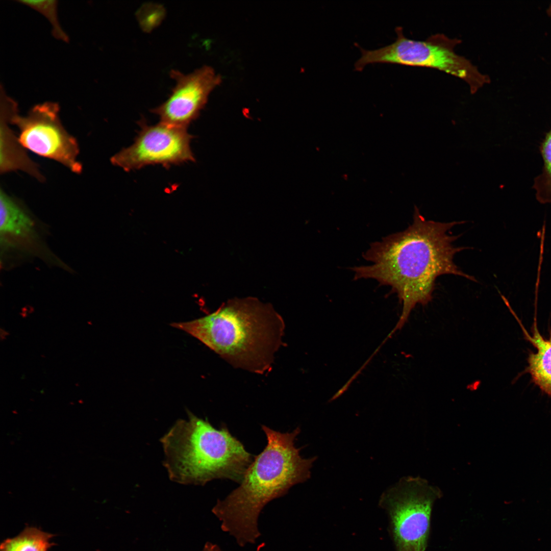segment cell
Here are the masks:
<instances>
[{"label": "cell", "instance_id": "cell-1", "mask_svg": "<svg viewBox=\"0 0 551 551\" xmlns=\"http://www.w3.org/2000/svg\"><path fill=\"white\" fill-rule=\"evenodd\" d=\"M413 219L405 230L371 243L363 255L370 264L352 268L355 280H375L397 294L402 312L390 336L404 327L416 305L425 306L432 300L438 277L453 274L477 281L454 261L455 254L465 247L455 246L459 236L449 231L464 221L428 220L416 206Z\"/></svg>", "mask_w": 551, "mask_h": 551}, {"label": "cell", "instance_id": "cell-2", "mask_svg": "<svg viewBox=\"0 0 551 551\" xmlns=\"http://www.w3.org/2000/svg\"><path fill=\"white\" fill-rule=\"evenodd\" d=\"M267 444L254 457L240 485L212 509L221 529L233 536L240 546L254 543L260 536L259 516L272 500L286 494L295 484L310 478L316 458H303L295 446L299 428L281 433L262 425Z\"/></svg>", "mask_w": 551, "mask_h": 551}, {"label": "cell", "instance_id": "cell-3", "mask_svg": "<svg viewBox=\"0 0 551 551\" xmlns=\"http://www.w3.org/2000/svg\"><path fill=\"white\" fill-rule=\"evenodd\" d=\"M170 325L196 338L233 367L259 374L271 367L285 330L273 307L253 297L230 299L211 314Z\"/></svg>", "mask_w": 551, "mask_h": 551}, {"label": "cell", "instance_id": "cell-4", "mask_svg": "<svg viewBox=\"0 0 551 551\" xmlns=\"http://www.w3.org/2000/svg\"><path fill=\"white\" fill-rule=\"evenodd\" d=\"M161 439L169 478L182 484L204 485L214 479L240 483L253 460L224 424L217 429L187 411Z\"/></svg>", "mask_w": 551, "mask_h": 551}, {"label": "cell", "instance_id": "cell-5", "mask_svg": "<svg viewBox=\"0 0 551 551\" xmlns=\"http://www.w3.org/2000/svg\"><path fill=\"white\" fill-rule=\"evenodd\" d=\"M395 32L396 39L389 45L374 50L359 46L361 56L355 63V70L362 71L366 65L376 63L432 68L462 79L468 84L472 94L490 82L487 74L455 52L461 39L451 38L442 33L432 35L425 40L410 39L404 35L401 27H397Z\"/></svg>", "mask_w": 551, "mask_h": 551}, {"label": "cell", "instance_id": "cell-6", "mask_svg": "<svg viewBox=\"0 0 551 551\" xmlns=\"http://www.w3.org/2000/svg\"><path fill=\"white\" fill-rule=\"evenodd\" d=\"M442 492L419 477L402 478L385 491L379 502L386 512L396 551H425L431 515Z\"/></svg>", "mask_w": 551, "mask_h": 551}, {"label": "cell", "instance_id": "cell-7", "mask_svg": "<svg viewBox=\"0 0 551 551\" xmlns=\"http://www.w3.org/2000/svg\"><path fill=\"white\" fill-rule=\"evenodd\" d=\"M59 110L57 103L46 102L33 106L24 116L14 113L10 122L17 127L18 140L24 148L80 174L82 165L78 160L79 145L62 125Z\"/></svg>", "mask_w": 551, "mask_h": 551}, {"label": "cell", "instance_id": "cell-8", "mask_svg": "<svg viewBox=\"0 0 551 551\" xmlns=\"http://www.w3.org/2000/svg\"><path fill=\"white\" fill-rule=\"evenodd\" d=\"M141 130L130 146L113 156L111 163L126 171L139 169L149 165L166 168L195 161L190 147L193 136L187 129L160 122L149 126L139 121Z\"/></svg>", "mask_w": 551, "mask_h": 551}, {"label": "cell", "instance_id": "cell-9", "mask_svg": "<svg viewBox=\"0 0 551 551\" xmlns=\"http://www.w3.org/2000/svg\"><path fill=\"white\" fill-rule=\"evenodd\" d=\"M170 75L175 86L167 100L151 112L159 116L160 122L187 129L199 116L221 78L208 66L188 74L172 69Z\"/></svg>", "mask_w": 551, "mask_h": 551}, {"label": "cell", "instance_id": "cell-10", "mask_svg": "<svg viewBox=\"0 0 551 551\" xmlns=\"http://www.w3.org/2000/svg\"><path fill=\"white\" fill-rule=\"evenodd\" d=\"M17 103L3 87L0 94V172L20 170L42 182L44 177L37 164L27 154L18 138L9 126L12 114L18 111Z\"/></svg>", "mask_w": 551, "mask_h": 551}, {"label": "cell", "instance_id": "cell-11", "mask_svg": "<svg viewBox=\"0 0 551 551\" xmlns=\"http://www.w3.org/2000/svg\"><path fill=\"white\" fill-rule=\"evenodd\" d=\"M525 338L537 349L536 353L530 352L528 358L529 366L527 372L531 375L532 382L544 393L551 397V328L549 337L544 338L537 328L536 318L531 328L530 336L519 322Z\"/></svg>", "mask_w": 551, "mask_h": 551}, {"label": "cell", "instance_id": "cell-12", "mask_svg": "<svg viewBox=\"0 0 551 551\" xmlns=\"http://www.w3.org/2000/svg\"><path fill=\"white\" fill-rule=\"evenodd\" d=\"M34 222L28 212L2 188L0 191V232L4 239H30L35 234Z\"/></svg>", "mask_w": 551, "mask_h": 551}, {"label": "cell", "instance_id": "cell-13", "mask_svg": "<svg viewBox=\"0 0 551 551\" xmlns=\"http://www.w3.org/2000/svg\"><path fill=\"white\" fill-rule=\"evenodd\" d=\"M53 534L34 527H27L17 536L5 540L0 551H47L54 545L49 542Z\"/></svg>", "mask_w": 551, "mask_h": 551}, {"label": "cell", "instance_id": "cell-14", "mask_svg": "<svg viewBox=\"0 0 551 551\" xmlns=\"http://www.w3.org/2000/svg\"><path fill=\"white\" fill-rule=\"evenodd\" d=\"M543 160L542 172L534 180L532 188L540 203H551V128L546 132L539 146Z\"/></svg>", "mask_w": 551, "mask_h": 551}, {"label": "cell", "instance_id": "cell-15", "mask_svg": "<svg viewBox=\"0 0 551 551\" xmlns=\"http://www.w3.org/2000/svg\"><path fill=\"white\" fill-rule=\"evenodd\" d=\"M18 2L36 10L45 17L52 27V35L57 39L67 42L69 38L63 30L58 18V2L56 0H19Z\"/></svg>", "mask_w": 551, "mask_h": 551}, {"label": "cell", "instance_id": "cell-16", "mask_svg": "<svg viewBox=\"0 0 551 551\" xmlns=\"http://www.w3.org/2000/svg\"><path fill=\"white\" fill-rule=\"evenodd\" d=\"M202 551H222L220 547L216 544L207 542Z\"/></svg>", "mask_w": 551, "mask_h": 551}, {"label": "cell", "instance_id": "cell-17", "mask_svg": "<svg viewBox=\"0 0 551 551\" xmlns=\"http://www.w3.org/2000/svg\"><path fill=\"white\" fill-rule=\"evenodd\" d=\"M550 5H551V4H550ZM548 8H549V7H548ZM548 9H547V10H548Z\"/></svg>", "mask_w": 551, "mask_h": 551}]
</instances>
